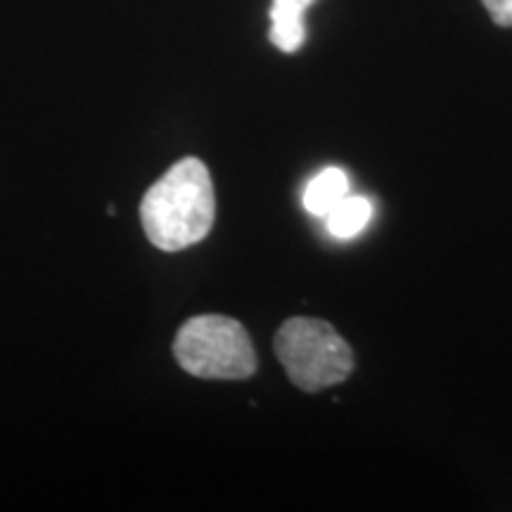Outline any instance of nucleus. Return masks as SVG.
<instances>
[{
    "label": "nucleus",
    "mask_w": 512,
    "mask_h": 512,
    "mask_svg": "<svg viewBox=\"0 0 512 512\" xmlns=\"http://www.w3.org/2000/svg\"><path fill=\"white\" fill-rule=\"evenodd\" d=\"M214 216V183L197 157H185L171 166L140 204L147 240L162 252H181L202 242L214 226Z\"/></svg>",
    "instance_id": "obj_1"
},
{
    "label": "nucleus",
    "mask_w": 512,
    "mask_h": 512,
    "mask_svg": "<svg viewBox=\"0 0 512 512\" xmlns=\"http://www.w3.org/2000/svg\"><path fill=\"white\" fill-rule=\"evenodd\" d=\"M174 356L185 373L202 380H245L256 370V354L247 330L235 318L195 316L178 330Z\"/></svg>",
    "instance_id": "obj_2"
},
{
    "label": "nucleus",
    "mask_w": 512,
    "mask_h": 512,
    "mask_svg": "<svg viewBox=\"0 0 512 512\" xmlns=\"http://www.w3.org/2000/svg\"><path fill=\"white\" fill-rule=\"evenodd\" d=\"M275 356L304 392H320L344 382L354 370V354L347 339L318 318L287 320L275 335Z\"/></svg>",
    "instance_id": "obj_3"
},
{
    "label": "nucleus",
    "mask_w": 512,
    "mask_h": 512,
    "mask_svg": "<svg viewBox=\"0 0 512 512\" xmlns=\"http://www.w3.org/2000/svg\"><path fill=\"white\" fill-rule=\"evenodd\" d=\"M316 0H273L268 17H271V31L268 38L283 53H297L306 41L304 15Z\"/></svg>",
    "instance_id": "obj_4"
},
{
    "label": "nucleus",
    "mask_w": 512,
    "mask_h": 512,
    "mask_svg": "<svg viewBox=\"0 0 512 512\" xmlns=\"http://www.w3.org/2000/svg\"><path fill=\"white\" fill-rule=\"evenodd\" d=\"M349 195V176L339 166H328L318 171L316 176L306 183L302 192V204L316 219H325L332 209L337 207L344 197Z\"/></svg>",
    "instance_id": "obj_5"
},
{
    "label": "nucleus",
    "mask_w": 512,
    "mask_h": 512,
    "mask_svg": "<svg viewBox=\"0 0 512 512\" xmlns=\"http://www.w3.org/2000/svg\"><path fill=\"white\" fill-rule=\"evenodd\" d=\"M370 219H373V202L361 195H347L325 216V228L332 238L351 240L366 230Z\"/></svg>",
    "instance_id": "obj_6"
},
{
    "label": "nucleus",
    "mask_w": 512,
    "mask_h": 512,
    "mask_svg": "<svg viewBox=\"0 0 512 512\" xmlns=\"http://www.w3.org/2000/svg\"><path fill=\"white\" fill-rule=\"evenodd\" d=\"M489 17L498 27H512V0H482Z\"/></svg>",
    "instance_id": "obj_7"
}]
</instances>
